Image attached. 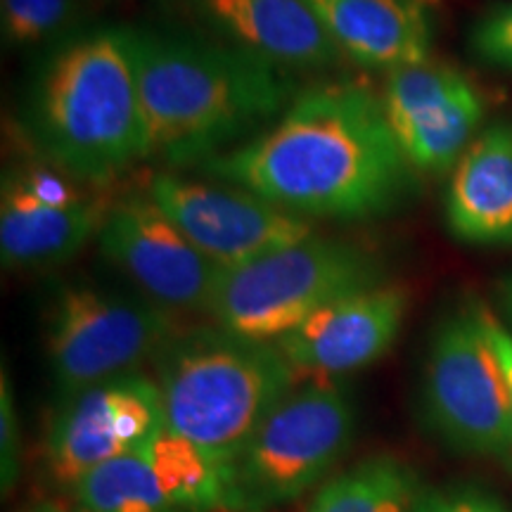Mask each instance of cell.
<instances>
[{
    "label": "cell",
    "mask_w": 512,
    "mask_h": 512,
    "mask_svg": "<svg viewBox=\"0 0 512 512\" xmlns=\"http://www.w3.org/2000/svg\"><path fill=\"white\" fill-rule=\"evenodd\" d=\"M197 169L302 219H375L415 183L380 93L354 81L299 93L271 128Z\"/></svg>",
    "instance_id": "cell-1"
},
{
    "label": "cell",
    "mask_w": 512,
    "mask_h": 512,
    "mask_svg": "<svg viewBox=\"0 0 512 512\" xmlns=\"http://www.w3.org/2000/svg\"><path fill=\"white\" fill-rule=\"evenodd\" d=\"M147 159L197 166L264 131L297 98L292 72L202 34L131 27Z\"/></svg>",
    "instance_id": "cell-2"
},
{
    "label": "cell",
    "mask_w": 512,
    "mask_h": 512,
    "mask_svg": "<svg viewBox=\"0 0 512 512\" xmlns=\"http://www.w3.org/2000/svg\"><path fill=\"white\" fill-rule=\"evenodd\" d=\"M24 128L50 166L88 188H105L147 159L131 27L62 43L31 81Z\"/></svg>",
    "instance_id": "cell-3"
},
{
    "label": "cell",
    "mask_w": 512,
    "mask_h": 512,
    "mask_svg": "<svg viewBox=\"0 0 512 512\" xmlns=\"http://www.w3.org/2000/svg\"><path fill=\"white\" fill-rule=\"evenodd\" d=\"M164 425L216 467L230 460L297 387V370L273 342L219 325L176 330L155 356Z\"/></svg>",
    "instance_id": "cell-4"
},
{
    "label": "cell",
    "mask_w": 512,
    "mask_h": 512,
    "mask_svg": "<svg viewBox=\"0 0 512 512\" xmlns=\"http://www.w3.org/2000/svg\"><path fill=\"white\" fill-rule=\"evenodd\" d=\"M354 432L344 384L320 377L294 387L219 467V510L268 512L297 501L342 460Z\"/></svg>",
    "instance_id": "cell-5"
},
{
    "label": "cell",
    "mask_w": 512,
    "mask_h": 512,
    "mask_svg": "<svg viewBox=\"0 0 512 512\" xmlns=\"http://www.w3.org/2000/svg\"><path fill=\"white\" fill-rule=\"evenodd\" d=\"M384 283L368 249L313 233L249 264L219 268L207 313L235 335L278 342L325 306Z\"/></svg>",
    "instance_id": "cell-6"
},
{
    "label": "cell",
    "mask_w": 512,
    "mask_h": 512,
    "mask_svg": "<svg viewBox=\"0 0 512 512\" xmlns=\"http://www.w3.org/2000/svg\"><path fill=\"white\" fill-rule=\"evenodd\" d=\"M178 328L171 311L105 287L76 283L55 294L46 320V356L62 399L155 361Z\"/></svg>",
    "instance_id": "cell-7"
},
{
    "label": "cell",
    "mask_w": 512,
    "mask_h": 512,
    "mask_svg": "<svg viewBox=\"0 0 512 512\" xmlns=\"http://www.w3.org/2000/svg\"><path fill=\"white\" fill-rule=\"evenodd\" d=\"M432 430L475 456L512 453V401L486 337L479 302L451 311L434 330L422 375Z\"/></svg>",
    "instance_id": "cell-8"
},
{
    "label": "cell",
    "mask_w": 512,
    "mask_h": 512,
    "mask_svg": "<svg viewBox=\"0 0 512 512\" xmlns=\"http://www.w3.org/2000/svg\"><path fill=\"white\" fill-rule=\"evenodd\" d=\"M147 195L219 268H235L311 238L302 216L275 207L235 185H214L178 174H155Z\"/></svg>",
    "instance_id": "cell-9"
},
{
    "label": "cell",
    "mask_w": 512,
    "mask_h": 512,
    "mask_svg": "<svg viewBox=\"0 0 512 512\" xmlns=\"http://www.w3.org/2000/svg\"><path fill=\"white\" fill-rule=\"evenodd\" d=\"M102 256L166 311H207L219 266L185 238L147 192L110 202L98 233Z\"/></svg>",
    "instance_id": "cell-10"
},
{
    "label": "cell",
    "mask_w": 512,
    "mask_h": 512,
    "mask_svg": "<svg viewBox=\"0 0 512 512\" xmlns=\"http://www.w3.org/2000/svg\"><path fill=\"white\" fill-rule=\"evenodd\" d=\"M164 427L155 377L131 373L62 399L48 427L46 456L57 482L74 486Z\"/></svg>",
    "instance_id": "cell-11"
},
{
    "label": "cell",
    "mask_w": 512,
    "mask_h": 512,
    "mask_svg": "<svg viewBox=\"0 0 512 512\" xmlns=\"http://www.w3.org/2000/svg\"><path fill=\"white\" fill-rule=\"evenodd\" d=\"M72 491L88 512H211L219 510V467L164 425L81 477Z\"/></svg>",
    "instance_id": "cell-12"
},
{
    "label": "cell",
    "mask_w": 512,
    "mask_h": 512,
    "mask_svg": "<svg viewBox=\"0 0 512 512\" xmlns=\"http://www.w3.org/2000/svg\"><path fill=\"white\" fill-rule=\"evenodd\" d=\"M406 309V287L380 283L325 306L275 344L299 375H347L394 347Z\"/></svg>",
    "instance_id": "cell-13"
},
{
    "label": "cell",
    "mask_w": 512,
    "mask_h": 512,
    "mask_svg": "<svg viewBox=\"0 0 512 512\" xmlns=\"http://www.w3.org/2000/svg\"><path fill=\"white\" fill-rule=\"evenodd\" d=\"M171 5L197 34L287 72L330 67L342 55L304 0H171Z\"/></svg>",
    "instance_id": "cell-14"
},
{
    "label": "cell",
    "mask_w": 512,
    "mask_h": 512,
    "mask_svg": "<svg viewBox=\"0 0 512 512\" xmlns=\"http://www.w3.org/2000/svg\"><path fill=\"white\" fill-rule=\"evenodd\" d=\"M337 50L361 67H413L432 55L425 0H304Z\"/></svg>",
    "instance_id": "cell-15"
},
{
    "label": "cell",
    "mask_w": 512,
    "mask_h": 512,
    "mask_svg": "<svg viewBox=\"0 0 512 512\" xmlns=\"http://www.w3.org/2000/svg\"><path fill=\"white\" fill-rule=\"evenodd\" d=\"M446 226L465 245H512V124L496 121L453 166L444 200Z\"/></svg>",
    "instance_id": "cell-16"
},
{
    "label": "cell",
    "mask_w": 512,
    "mask_h": 512,
    "mask_svg": "<svg viewBox=\"0 0 512 512\" xmlns=\"http://www.w3.org/2000/svg\"><path fill=\"white\" fill-rule=\"evenodd\" d=\"M110 202L88 195L74 204H46L3 176L0 259L10 271H46L67 264L98 238Z\"/></svg>",
    "instance_id": "cell-17"
},
{
    "label": "cell",
    "mask_w": 512,
    "mask_h": 512,
    "mask_svg": "<svg viewBox=\"0 0 512 512\" xmlns=\"http://www.w3.org/2000/svg\"><path fill=\"white\" fill-rule=\"evenodd\" d=\"M418 477L403 460L373 456L320 486L309 512H411Z\"/></svg>",
    "instance_id": "cell-18"
},
{
    "label": "cell",
    "mask_w": 512,
    "mask_h": 512,
    "mask_svg": "<svg viewBox=\"0 0 512 512\" xmlns=\"http://www.w3.org/2000/svg\"><path fill=\"white\" fill-rule=\"evenodd\" d=\"M484 119V100L475 86L456 100L446 102L444 107L434 110L394 133L399 140L403 157L415 171L425 174H444L458 164L467 147L475 140L477 128Z\"/></svg>",
    "instance_id": "cell-19"
},
{
    "label": "cell",
    "mask_w": 512,
    "mask_h": 512,
    "mask_svg": "<svg viewBox=\"0 0 512 512\" xmlns=\"http://www.w3.org/2000/svg\"><path fill=\"white\" fill-rule=\"evenodd\" d=\"M475 86L460 69L446 62H422L387 72L380 100L394 133L456 100Z\"/></svg>",
    "instance_id": "cell-20"
},
{
    "label": "cell",
    "mask_w": 512,
    "mask_h": 512,
    "mask_svg": "<svg viewBox=\"0 0 512 512\" xmlns=\"http://www.w3.org/2000/svg\"><path fill=\"white\" fill-rule=\"evenodd\" d=\"M79 0H3L0 27L12 48H36L67 29Z\"/></svg>",
    "instance_id": "cell-21"
},
{
    "label": "cell",
    "mask_w": 512,
    "mask_h": 512,
    "mask_svg": "<svg viewBox=\"0 0 512 512\" xmlns=\"http://www.w3.org/2000/svg\"><path fill=\"white\" fill-rule=\"evenodd\" d=\"M470 48L482 62L512 72V3L494 5L472 24Z\"/></svg>",
    "instance_id": "cell-22"
},
{
    "label": "cell",
    "mask_w": 512,
    "mask_h": 512,
    "mask_svg": "<svg viewBox=\"0 0 512 512\" xmlns=\"http://www.w3.org/2000/svg\"><path fill=\"white\" fill-rule=\"evenodd\" d=\"M411 512H510L496 496L475 486L420 489Z\"/></svg>",
    "instance_id": "cell-23"
},
{
    "label": "cell",
    "mask_w": 512,
    "mask_h": 512,
    "mask_svg": "<svg viewBox=\"0 0 512 512\" xmlns=\"http://www.w3.org/2000/svg\"><path fill=\"white\" fill-rule=\"evenodd\" d=\"M0 453H3V491L15 489L19 477V427L10 377L3 370L0 377Z\"/></svg>",
    "instance_id": "cell-24"
},
{
    "label": "cell",
    "mask_w": 512,
    "mask_h": 512,
    "mask_svg": "<svg viewBox=\"0 0 512 512\" xmlns=\"http://www.w3.org/2000/svg\"><path fill=\"white\" fill-rule=\"evenodd\" d=\"M479 313H482L486 337H489L498 363H501V370L505 375V382H508V392H510V401H512V335L503 328L501 323H498V318L494 316V311H491L489 306L479 304Z\"/></svg>",
    "instance_id": "cell-25"
},
{
    "label": "cell",
    "mask_w": 512,
    "mask_h": 512,
    "mask_svg": "<svg viewBox=\"0 0 512 512\" xmlns=\"http://www.w3.org/2000/svg\"><path fill=\"white\" fill-rule=\"evenodd\" d=\"M503 294H505V304H508V309L512 313V275H508V280H505Z\"/></svg>",
    "instance_id": "cell-26"
},
{
    "label": "cell",
    "mask_w": 512,
    "mask_h": 512,
    "mask_svg": "<svg viewBox=\"0 0 512 512\" xmlns=\"http://www.w3.org/2000/svg\"><path fill=\"white\" fill-rule=\"evenodd\" d=\"M36 512H88V510H83V508H79V510H60V508H41V510H36Z\"/></svg>",
    "instance_id": "cell-27"
}]
</instances>
